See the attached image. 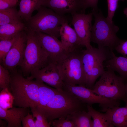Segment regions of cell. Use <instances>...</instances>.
I'll list each match as a JSON object with an SVG mask.
<instances>
[{
  "label": "cell",
  "mask_w": 127,
  "mask_h": 127,
  "mask_svg": "<svg viewBox=\"0 0 127 127\" xmlns=\"http://www.w3.org/2000/svg\"><path fill=\"white\" fill-rule=\"evenodd\" d=\"M123 13L125 14L127 18V8H125L123 11Z\"/></svg>",
  "instance_id": "36"
},
{
  "label": "cell",
  "mask_w": 127,
  "mask_h": 127,
  "mask_svg": "<svg viewBox=\"0 0 127 127\" xmlns=\"http://www.w3.org/2000/svg\"><path fill=\"white\" fill-rule=\"evenodd\" d=\"M35 32L40 45L48 53L53 62H57L67 53L58 38L41 32Z\"/></svg>",
  "instance_id": "14"
},
{
  "label": "cell",
  "mask_w": 127,
  "mask_h": 127,
  "mask_svg": "<svg viewBox=\"0 0 127 127\" xmlns=\"http://www.w3.org/2000/svg\"><path fill=\"white\" fill-rule=\"evenodd\" d=\"M27 29L20 33L4 61L0 64L10 73L16 71L22 62L27 42Z\"/></svg>",
  "instance_id": "10"
},
{
  "label": "cell",
  "mask_w": 127,
  "mask_h": 127,
  "mask_svg": "<svg viewBox=\"0 0 127 127\" xmlns=\"http://www.w3.org/2000/svg\"><path fill=\"white\" fill-rule=\"evenodd\" d=\"M11 77L9 71L2 65H0V88L1 89L9 88Z\"/></svg>",
  "instance_id": "28"
},
{
  "label": "cell",
  "mask_w": 127,
  "mask_h": 127,
  "mask_svg": "<svg viewBox=\"0 0 127 127\" xmlns=\"http://www.w3.org/2000/svg\"><path fill=\"white\" fill-rule=\"evenodd\" d=\"M37 13L26 22L27 27L34 32H40L58 38L62 24L68 21L65 16L60 15L51 9L41 6Z\"/></svg>",
  "instance_id": "5"
},
{
  "label": "cell",
  "mask_w": 127,
  "mask_h": 127,
  "mask_svg": "<svg viewBox=\"0 0 127 127\" xmlns=\"http://www.w3.org/2000/svg\"><path fill=\"white\" fill-rule=\"evenodd\" d=\"M14 99L8 88L2 89L0 93V107L7 110L13 107Z\"/></svg>",
  "instance_id": "25"
},
{
  "label": "cell",
  "mask_w": 127,
  "mask_h": 127,
  "mask_svg": "<svg viewBox=\"0 0 127 127\" xmlns=\"http://www.w3.org/2000/svg\"><path fill=\"white\" fill-rule=\"evenodd\" d=\"M111 52V57L106 61L107 68L117 71L125 80L127 79V58L116 56L113 51Z\"/></svg>",
  "instance_id": "19"
},
{
  "label": "cell",
  "mask_w": 127,
  "mask_h": 127,
  "mask_svg": "<svg viewBox=\"0 0 127 127\" xmlns=\"http://www.w3.org/2000/svg\"><path fill=\"white\" fill-rule=\"evenodd\" d=\"M42 6L62 16L76 13H85L87 8L84 0H44Z\"/></svg>",
  "instance_id": "13"
},
{
  "label": "cell",
  "mask_w": 127,
  "mask_h": 127,
  "mask_svg": "<svg viewBox=\"0 0 127 127\" xmlns=\"http://www.w3.org/2000/svg\"><path fill=\"white\" fill-rule=\"evenodd\" d=\"M86 7L87 8L91 7L93 9L97 10V3L98 0H84Z\"/></svg>",
  "instance_id": "34"
},
{
  "label": "cell",
  "mask_w": 127,
  "mask_h": 127,
  "mask_svg": "<svg viewBox=\"0 0 127 127\" xmlns=\"http://www.w3.org/2000/svg\"><path fill=\"white\" fill-rule=\"evenodd\" d=\"M23 21L16 7L0 10V25Z\"/></svg>",
  "instance_id": "24"
},
{
  "label": "cell",
  "mask_w": 127,
  "mask_h": 127,
  "mask_svg": "<svg viewBox=\"0 0 127 127\" xmlns=\"http://www.w3.org/2000/svg\"><path fill=\"white\" fill-rule=\"evenodd\" d=\"M89 113L83 110L76 111L66 118L71 121L75 127H93V121Z\"/></svg>",
  "instance_id": "22"
},
{
  "label": "cell",
  "mask_w": 127,
  "mask_h": 127,
  "mask_svg": "<svg viewBox=\"0 0 127 127\" xmlns=\"http://www.w3.org/2000/svg\"><path fill=\"white\" fill-rule=\"evenodd\" d=\"M82 60L85 75L86 87L91 89L97 79L105 70L103 62L108 57L105 47H93L82 50Z\"/></svg>",
  "instance_id": "8"
},
{
  "label": "cell",
  "mask_w": 127,
  "mask_h": 127,
  "mask_svg": "<svg viewBox=\"0 0 127 127\" xmlns=\"http://www.w3.org/2000/svg\"><path fill=\"white\" fill-rule=\"evenodd\" d=\"M123 107L115 106L111 108L112 123L114 127H127V102Z\"/></svg>",
  "instance_id": "23"
},
{
  "label": "cell",
  "mask_w": 127,
  "mask_h": 127,
  "mask_svg": "<svg viewBox=\"0 0 127 127\" xmlns=\"http://www.w3.org/2000/svg\"><path fill=\"white\" fill-rule=\"evenodd\" d=\"M87 106L71 92L63 89L59 91L44 108L38 110L50 122L61 117L66 118L76 111H87Z\"/></svg>",
  "instance_id": "2"
},
{
  "label": "cell",
  "mask_w": 127,
  "mask_h": 127,
  "mask_svg": "<svg viewBox=\"0 0 127 127\" xmlns=\"http://www.w3.org/2000/svg\"><path fill=\"white\" fill-rule=\"evenodd\" d=\"M44 0H20L18 14L22 21L26 23L32 17V13L42 6Z\"/></svg>",
  "instance_id": "18"
},
{
  "label": "cell",
  "mask_w": 127,
  "mask_h": 127,
  "mask_svg": "<svg viewBox=\"0 0 127 127\" xmlns=\"http://www.w3.org/2000/svg\"><path fill=\"white\" fill-rule=\"evenodd\" d=\"M92 12L76 13L72 15L71 24L74 27L82 46L86 49L91 48V34L92 25Z\"/></svg>",
  "instance_id": "11"
},
{
  "label": "cell",
  "mask_w": 127,
  "mask_h": 127,
  "mask_svg": "<svg viewBox=\"0 0 127 127\" xmlns=\"http://www.w3.org/2000/svg\"><path fill=\"white\" fill-rule=\"evenodd\" d=\"M60 36L62 44L67 53L80 51L82 46L75 31L68 25V21L62 24Z\"/></svg>",
  "instance_id": "15"
},
{
  "label": "cell",
  "mask_w": 127,
  "mask_h": 127,
  "mask_svg": "<svg viewBox=\"0 0 127 127\" xmlns=\"http://www.w3.org/2000/svg\"><path fill=\"white\" fill-rule=\"evenodd\" d=\"M98 10L92 11L95 22L92 28L91 42L96 44L98 48L107 47L113 51L122 40L116 35L119 28L113 22H111L105 18L101 11Z\"/></svg>",
  "instance_id": "4"
},
{
  "label": "cell",
  "mask_w": 127,
  "mask_h": 127,
  "mask_svg": "<svg viewBox=\"0 0 127 127\" xmlns=\"http://www.w3.org/2000/svg\"><path fill=\"white\" fill-rule=\"evenodd\" d=\"M125 80L117 75L114 71L107 69L100 76L95 84L92 91L105 98L114 100H121L127 102L125 93Z\"/></svg>",
  "instance_id": "7"
},
{
  "label": "cell",
  "mask_w": 127,
  "mask_h": 127,
  "mask_svg": "<svg viewBox=\"0 0 127 127\" xmlns=\"http://www.w3.org/2000/svg\"><path fill=\"white\" fill-rule=\"evenodd\" d=\"M125 93L126 96L127 97V83H126L125 84Z\"/></svg>",
  "instance_id": "37"
},
{
  "label": "cell",
  "mask_w": 127,
  "mask_h": 127,
  "mask_svg": "<svg viewBox=\"0 0 127 127\" xmlns=\"http://www.w3.org/2000/svg\"><path fill=\"white\" fill-rule=\"evenodd\" d=\"M8 123L7 121L4 120L0 119V127H7Z\"/></svg>",
  "instance_id": "35"
},
{
  "label": "cell",
  "mask_w": 127,
  "mask_h": 127,
  "mask_svg": "<svg viewBox=\"0 0 127 127\" xmlns=\"http://www.w3.org/2000/svg\"><path fill=\"white\" fill-rule=\"evenodd\" d=\"M119 0V1H124V0Z\"/></svg>",
  "instance_id": "38"
},
{
  "label": "cell",
  "mask_w": 127,
  "mask_h": 127,
  "mask_svg": "<svg viewBox=\"0 0 127 127\" xmlns=\"http://www.w3.org/2000/svg\"><path fill=\"white\" fill-rule=\"evenodd\" d=\"M56 63L64 83L86 87V80L82 60V51L67 53Z\"/></svg>",
  "instance_id": "6"
},
{
  "label": "cell",
  "mask_w": 127,
  "mask_h": 127,
  "mask_svg": "<svg viewBox=\"0 0 127 127\" xmlns=\"http://www.w3.org/2000/svg\"><path fill=\"white\" fill-rule=\"evenodd\" d=\"M87 108L93 119V127H115L112 123L111 108L102 113L94 109L92 106L87 105Z\"/></svg>",
  "instance_id": "17"
},
{
  "label": "cell",
  "mask_w": 127,
  "mask_h": 127,
  "mask_svg": "<svg viewBox=\"0 0 127 127\" xmlns=\"http://www.w3.org/2000/svg\"><path fill=\"white\" fill-rule=\"evenodd\" d=\"M18 0H0V10L15 7Z\"/></svg>",
  "instance_id": "33"
},
{
  "label": "cell",
  "mask_w": 127,
  "mask_h": 127,
  "mask_svg": "<svg viewBox=\"0 0 127 127\" xmlns=\"http://www.w3.org/2000/svg\"><path fill=\"white\" fill-rule=\"evenodd\" d=\"M27 28L26 23L23 21L0 25V40L11 39Z\"/></svg>",
  "instance_id": "21"
},
{
  "label": "cell",
  "mask_w": 127,
  "mask_h": 127,
  "mask_svg": "<svg viewBox=\"0 0 127 127\" xmlns=\"http://www.w3.org/2000/svg\"><path fill=\"white\" fill-rule=\"evenodd\" d=\"M27 42L23 58L20 66L24 77H29L32 72L52 62L48 53L40 44L35 32L27 28Z\"/></svg>",
  "instance_id": "3"
},
{
  "label": "cell",
  "mask_w": 127,
  "mask_h": 127,
  "mask_svg": "<svg viewBox=\"0 0 127 127\" xmlns=\"http://www.w3.org/2000/svg\"><path fill=\"white\" fill-rule=\"evenodd\" d=\"M34 118L32 115L29 112L22 119V127H36Z\"/></svg>",
  "instance_id": "31"
},
{
  "label": "cell",
  "mask_w": 127,
  "mask_h": 127,
  "mask_svg": "<svg viewBox=\"0 0 127 127\" xmlns=\"http://www.w3.org/2000/svg\"><path fill=\"white\" fill-rule=\"evenodd\" d=\"M35 120L36 127H50L51 126V122H49L45 115L37 108V107H30Z\"/></svg>",
  "instance_id": "26"
},
{
  "label": "cell",
  "mask_w": 127,
  "mask_h": 127,
  "mask_svg": "<svg viewBox=\"0 0 127 127\" xmlns=\"http://www.w3.org/2000/svg\"><path fill=\"white\" fill-rule=\"evenodd\" d=\"M51 121V126L54 127H75L71 121L64 117H61Z\"/></svg>",
  "instance_id": "30"
},
{
  "label": "cell",
  "mask_w": 127,
  "mask_h": 127,
  "mask_svg": "<svg viewBox=\"0 0 127 127\" xmlns=\"http://www.w3.org/2000/svg\"><path fill=\"white\" fill-rule=\"evenodd\" d=\"M119 0H107L108 5V15L106 18L111 22H113V18L115 12L119 7Z\"/></svg>",
  "instance_id": "29"
},
{
  "label": "cell",
  "mask_w": 127,
  "mask_h": 127,
  "mask_svg": "<svg viewBox=\"0 0 127 127\" xmlns=\"http://www.w3.org/2000/svg\"><path fill=\"white\" fill-rule=\"evenodd\" d=\"M10 73L8 89L14 98L13 105L24 108L37 107L39 102L38 80L25 78L17 71Z\"/></svg>",
  "instance_id": "1"
},
{
  "label": "cell",
  "mask_w": 127,
  "mask_h": 127,
  "mask_svg": "<svg viewBox=\"0 0 127 127\" xmlns=\"http://www.w3.org/2000/svg\"><path fill=\"white\" fill-rule=\"evenodd\" d=\"M63 89L71 92L87 105L92 106L94 104H99L103 112H105L108 109L119 106L120 104V100H111L97 95L91 89L83 85H71L64 83Z\"/></svg>",
  "instance_id": "9"
},
{
  "label": "cell",
  "mask_w": 127,
  "mask_h": 127,
  "mask_svg": "<svg viewBox=\"0 0 127 127\" xmlns=\"http://www.w3.org/2000/svg\"><path fill=\"white\" fill-rule=\"evenodd\" d=\"M29 111L28 108L13 107L5 110L0 107V119L7 121V127H21L22 119Z\"/></svg>",
  "instance_id": "16"
},
{
  "label": "cell",
  "mask_w": 127,
  "mask_h": 127,
  "mask_svg": "<svg viewBox=\"0 0 127 127\" xmlns=\"http://www.w3.org/2000/svg\"><path fill=\"white\" fill-rule=\"evenodd\" d=\"M39 80L59 91L63 90L64 83L56 62H52L38 70L32 72L27 77Z\"/></svg>",
  "instance_id": "12"
},
{
  "label": "cell",
  "mask_w": 127,
  "mask_h": 127,
  "mask_svg": "<svg viewBox=\"0 0 127 127\" xmlns=\"http://www.w3.org/2000/svg\"><path fill=\"white\" fill-rule=\"evenodd\" d=\"M18 34L9 39L0 40V62L2 64L15 41Z\"/></svg>",
  "instance_id": "27"
},
{
  "label": "cell",
  "mask_w": 127,
  "mask_h": 127,
  "mask_svg": "<svg viewBox=\"0 0 127 127\" xmlns=\"http://www.w3.org/2000/svg\"><path fill=\"white\" fill-rule=\"evenodd\" d=\"M115 49L117 52L127 58V40H122L115 48Z\"/></svg>",
  "instance_id": "32"
},
{
  "label": "cell",
  "mask_w": 127,
  "mask_h": 127,
  "mask_svg": "<svg viewBox=\"0 0 127 127\" xmlns=\"http://www.w3.org/2000/svg\"><path fill=\"white\" fill-rule=\"evenodd\" d=\"M38 80V79H37ZM38 81L39 102L37 107L39 110L44 108L53 98L60 91L50 87L43 82Z\"/></svg>",
  "instance_id": "20"
}]
</instances>
